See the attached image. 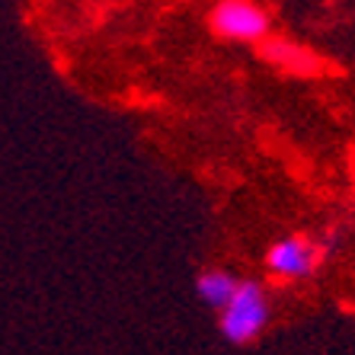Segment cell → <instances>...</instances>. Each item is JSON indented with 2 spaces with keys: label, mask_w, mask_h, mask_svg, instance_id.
<instances>
[{
  "label": "cell",
  "mask_w": 355,
  "mask_h": 355,
  "mask_svg": "<svg viewBox=\"0 0 355 355\" xmlns=\"http://www.w3.org/2000/svg\"><path fill=\"white\" fill-rule=\"evenodd\" d=\"M208 29L224 42L259 45L272 33V17L257 0H218L208 13Z\"/></svg>",
  "instance_id": "1"
},
{
  "label": "cell",
  "mask_w": 355,
  "mask_h": 355,
  "mask_svg": "<svg viewBox=\"0 0 355 355\" xmlns=\"http://www.w3.org/2000/svg\"><path fill=\"white\" fill-rule=\"evenodd\" d=\"M269 320V304H266V291L259 282L243 279L234 291L231 304L221 311V333L231 343L243 346L250 339H257Z\"/></svg>",
  "instance_id": "2"
},
{
  "label": "cell",
  "mask_w": 355,
  "mask_h": 355,
  "mask_svg": "<svg viewBox=\"0 0 355 355\" xmlns=\"http://www.w3.org/2000/svg\"><path fill=\"white\" fill-rule=\"evenodd\" d=\"M259 58L266 64H272L275 71L291 77H323L330 74V64L317 55L314 49H307L301 42L288 39V35H269L259 42Z\"/></svg>",
  "instance_id": "3"
},
{
  "label": "cell",
  "mask_w": 355,
  "mask_h": 355,
  "mask_svg": "<svg viewBox=\"0 0 355 355\" xmlns=\"http://www.w3.org/2000/svg\"><path fill=\"white\" fill-rule=\"evenodd\" d=\"M320 243L304 234H288L266 250V269L275 279H307L320 263Z\"/></svg>",
  "instance_id": "4"
},
{
  "label": "cell",
  "mask_w": 355,
  "mask_h": 355,
  "mask_svg": "<svg viewBox=\"0 0 355 355\" xmlns=\"http://www.w3.org/2000/svg\"><path fill=\"white\" fill-rule=\"evenodd\" d=\"M240 282L234 279L231 272H224V269H205V272H198V297L205 301V304L218 307V311H224V307L231 304L234 291H237Z\"/></svg>",
  "instance_id": "5"
},
{
  "label": "cell",
  "mask_w": 355,
  "mask_h": 355,
  "mask_svg": "<svg viewBox=\"0 0 355 355\" xmlns=\"http://www.w3.org/2000/svg\"><path fill=\"white\" fill-rule=\"evenodd\" d=\"M352 170H355V157H352Z\"/></svg>",
  "instance_id": "6"
}]
</instances>
